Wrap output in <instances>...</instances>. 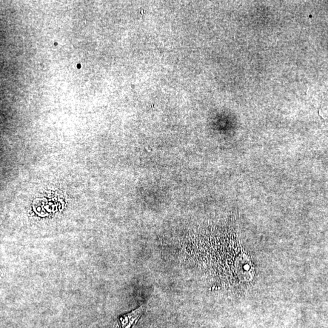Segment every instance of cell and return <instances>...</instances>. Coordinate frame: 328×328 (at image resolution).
Segmentation results:
<instances>
[{
	"label": "cell",
	"instance_id": "1",
	"mask_svg": "<svg viewBox=\"0 0 328 328\" xmlns=\"http://www.w3.org/2000/svg\"><path fill=\"white\" fill-rule=\"evenodd\" d=\"M145 305L132 311L119 316L115 323V328H134L144 312Z\"/></svg>",
	"mask_w": 328,
	"mask_h": 328
}]
</instances>
